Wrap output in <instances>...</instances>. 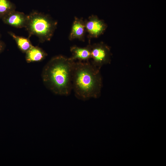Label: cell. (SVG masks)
Instances as JSON below:
<instances>
[{
  "instance_id": "cell-1",
  "label": "cell",
  "mask_w": 166,
  "mask_h": 166,
  "mask_svg": "<svg viewBox=\"0 0 166 166\" xmlns=\"http://www.w3.org/2000/svg\"><path fill=\"white\" fill-rule=\"evenodd\" d=\"M75 61L62 55L52 58L44 67L42 78L46 86L54 93L69 95L72 89V75Z\"/></svg>"
},
{
  "instance_id": "cell-2",
  "label": "cell",
  "mask_w": 166,
  "mask_h": 166,
  "mask_svg": "<svg viewBox=\"0 0 166 166\" xmlns=\"http://www.w3.org/2000/svg\"><path fill=\"white\" fill-rule=\"evenodd\" d=\"M100 70L89 61H75L72 75V89L77 98L86 101L100 96L102 86Z\"/></svg>"
},
{
  "instance_id": "cell-3",
  "label": "cell",
  "mask_w": 166,
  "mask_h": 166,
  "mask_svg": "<svg viewBox=\"0 0 166 166\" xmlns=\"http://www.w3.org/2000/svg\"><path fill=\"white\" fill-rule=\"evenodd\" d=\"M27 17L25 28L29 36H36L41 42L50 41L57 28V22L49 15L36 11L32 12Z\"/></svg>"
},
{
  "instance_id": "cell-4",
  "label": "cell",
  "mask_w": 166,
  "mask_h": 166,
  "mask_svg": "<svg viewBox=\"0 0 166 166\" xmlns=\"http://www.w3.org/2000/svg\"><path fill=\"white\" fill-rule=\"evenodd\" d=\"M91 63L99 69L103 65L110 64L112 54L109 46L101 42L91 45Z\"/></svg>"
},
{
  "instance_id": "cell-5",
  "label": "cell",
  "mask_w": 166,
  "mask_h": 166,
  "mask_svg": "<svg viewBox=\"0 0 166 166\" xmlns=\"http://www.w3.org/2000/svg\"><path fill=\"white\" fill-rule=\"evenodd\" d=\"M86 31L90 40L97 38L103 34L107 27L104 21L95 15H92L85 20Z\"/></svg>"
},
{
  "instance_id": "cell-6",
  "label": "cell",
  "mask_w": 166,
  "mask_h": 166,
  "mask_svg": "<svg viewBox=\"0 0 166 166\" xmlns=\"http://www.w3.org/2000/svg\"><path fill=\"white\" fill-rule=\"evenodd\" d=\"M27 15L21 12L13 11L3 17L2 19L5 24L19 28L25 27L27 21Z\"/></svg>"
},
{
  "instance_id": "cell-7",
  "label": "cell",
  "mask_w": 166,
  "mask_h": 166,
  "mask_svg": "<svg viewBox=\"0 0 166 166\" xmlns=\"http://www.w3.org/2000/svg\"><path fill=\"white\" fill-rule=\"evenodd\" d=\"M85 20L82 18L75 17L73 21L69 39L70 40L77 39L84 42L86 32Z\"/></svg>"
},
{
  "instance_id": "cell-8",
  "label": "cell",
  "mask_w": 166,
  "mask_h": 166,
  "mask_svg": "<svg viewBox=\"0 0 166 166\" xmlns=\"http://www.w3.org/2000/svg\"><path fill=\"white\" fill-rule=\"evenodd\" d=\"M70 51L72 55L69 58L73 61L78 60L81 61H87L91 58L90 44L84 47L73 46L70 47Z\"/></svg>"
},
{
  "instance_id": "cell-9",
  "label": "cell",
  "mask_w": 166,
  "mask_h": 166,
  "mask_svg": "<svg viewBox=\"0 0 166 166\" xmlns=\"http://www.w3.org/2000/svg\"><path fill=\"white\" fill-rule=\"evenodd\" d=\"M26 60L27 63L41 61L47 56V53L41 48L33 46L26 53Z\"/></svg>"
},
{
  "instance_id": "cell-10",
  "label": "cell",
  "mask_w": 166,
  "mask_h": 166,
  "mask_svg": "<svg viewBox=\"0 0 166 166\" xmlns=\"http://www.w3.org/2000/svg\"><path fill=\"white\" fill-rule=\"evenodd\" d=\"M8 34L14 39L18 48L23 53H26L33 46L29 38L18 36L11 32H9Z\"/></svg>"
},
{
  "instance_id": "cell-11",
  "label": "cell",
  "mask_w": 166,
  "mask_h": 166,
  "mask_svg": "<svg viewBox=\"0 0 166 166\" xmlns=\"http://www.w3.org/2000/svg\"><path fill=\"white\" fill-rule=\"evenodd\" d=\"M15 5L10 0H0V19L15 10Z\"/></svg>"
},
{
  "instance_id": "cell-12",
  "label": "cell",
  "mask_w": 166,
  "mask_h": 166,
  "mask_svg": "<svg viewBox=\"0 0 166 166\" xmlns=\"http://www.w3.org/2000/svg\"><path fill=\"white\" fill-rule=\"evenodd\" d=\"M5 45L2 41L0 40V53L2 52L5 48Z\"/></svg>"
}]
</instances>
